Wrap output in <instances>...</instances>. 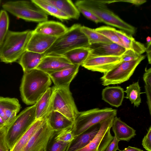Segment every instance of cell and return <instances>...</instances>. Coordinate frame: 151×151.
I'll return each instance as SVG.
<instances>
[{
  "label": "cell",
  "mask_w": 151,
  "mask_h": 151,
  "mask_svg": "<svg viewBox=\"0 0 151 151\" xmlns=\"http://www.w3.org/2000/svg\"><path fill=\"white\" fill-rule=\"evenodd\" d=\"M57 37L34 33L32 30L26 50L43 54L52 46Z\"/></svg>",
  "instance_id": "9a60e30c"
},
{
  "label": "cell",
  "mask_w": 151,
  "mask_h": 151,
  "mask_svg": "<svg viewBox=\"0 0 151 151\" xmlns=\"http://www.w3.org/2000/svg\"><path fill=\"white\" fill-rule=\"evenodd\" d=\"M80 66L73 65L48 75L55 86L69 88L70 83L78 73Z\"/></svg>",
  "instance_id": "2e32d148"
},
{
  "label": "cell",
  "mask_w": 151,
  "mask_h": 151,
  "mask_svg": "<svg viewBox=\"0 0 151 151\" xmlns=\"http://www.w3.org/2000/svg\"><path fill=\"white\" fill-rule=\"evenodd\" d=\"M143 79L146 85L151 87V68L145 69V72L143 76Z\"/></svg>",
  "instance_id": "60d3db41"
},
{
  "label": "cell",
  "mask_w": 151,
  "mask_h": 151,
  "mask_svg": "<svg viewBox=\"0 0 151 151\" xmlns=\"http://www.w3.org/2000/svg\"><path fill=\"white\" fill-rule=\"evenodd\" d=\"M56 132L49 124L47 118L45 122L31 137L23 151H44L49 140Z\"/></svg>",
  "instance_id": "8fae6325"
},
{
  "label": "cell",
  "mask_w": 151,
  "mask_h": 151,
  "mask_svg": "<svg viewBox=\"0 0 151 151\" xmlns=\"http://www.w3.org/2000/svg\"><path fill=\"white\" fill-rule=\"evenodd\" d=\"M95 30L102 34L112 42L124 48L119 37L115 32V28L109 26H103L96 28Z\"/></svg>",
  "instance_id": "1f68e13d"
},
{
  "label": "cell",
  "mask_w": 151,
  "mask_h": 151,
  "mask_svg": "<svg viewBox=\"0 0 151 151\" xmlns=\"http://www.w3.org/2000/svg\"><path fill=\"white\" fill-rule=\"evenodd\" d=\"M73 65L63 55H48L43 57L36 68L49 74Z\"/></svg>",
  "instance_id": "4fadbf2b"
},
{
  "label": "cell",
  "mask_w": 151,
  "mask_h": 151,
  "mask_svg": "<svg viewBox=\"0 0 151 151\" xmlns=\"http://www.w3.org/2000/svg\"><path fill=\"white\" fill-rule=\"evenodd\" d=\"M140 55L130 50H126L121 56L122 62L133 60L137 58Z\"/></svg>",
  "instance_id": "74e56055"
},
{
  "label": "cell",
  "mask_w": 151,
  "mask_h": 151,
  "mask_svg": "<svg viewBox=\"0 0 151 151\" xmlns=\"http://www.w3.org/2000/svg\"><path fill=\"white\" fill-rule=\"evenodd\" d=\"M54 138L58 142L69 144L74 138L72 128L67 129L56 132L54 135Z\"/></svg>",
  "instance_id": "836d02e7"
},
{
  "label": "cell",
  "mask_w": 151,
  "mask_h": 151,
  "mask_svg": "<svg viewBox=\"0 0 151 151\" xmlns=\"http://www.w3.org/2000/svg\"><path fill=\"white\" fill-rule=\"evenodd\" d=\"M80 13L87 18L97 24L102 22L101 20L94 14L90 11L80 6H76Z\"/></svg>",
  "instance_id": "8d00e7d4"
},
{
  "label": "cell",
  "mask_w": 151,
  "mask_h": 151,
  "mask_svg": "<svg viewBox=\"0 0 151 151\" xmlns=\"http://www.w3.org/2000/svg\"><path fill=\"white\" fill-rule=\"evenodd\" d=\"M53 94V88L50 87L35 103L36 119L47 118L52 111Z\"/></svg>",
  "instance_id": "d6986e66"
},
{
  "label": "cell",
  "mask_w": 151,
  "mask_h": 151,
  "mask_svg": "<svg viewBox=\"0 0 151 151\" xmlns=\"http://www.w3.org/2000/svg\"><path fill=\"white\" fill-rule=\"evenodd\" d=\"M35 104L22 111L7 127L6 140L9 150L36 120Z\"/></svg>",
  "instance_id": "52a82bcc"
},
{
  "label": "cell",
  "mask_w": 151,
  "mask_h": 151,
  "mask_svg": "<svg viewBox=\"0 0 151 151\" xmlns=\"http://www.w3.org/2000/svg\"><path fill=\"white\" fill-rule=\"evenodd\" d=\"M47 120L51 127L56 132L72 128L74 122L59 112L53 111L49 114Z\"/></svg>",
  "instance_id": "cb8c5ba5"
},
{
  "label": "cell",
  "mask_w": 151,
  "mask_h": 151,
  "mask_svg": "<svg viewBox=\"0 0 151 151\" xmlns=\"http://www.w3.org/2000/svg\"><path fill=\"white\" fill-rule=\"evenodd\" d=\"M121 62V56H89L81 66L88 70L104 74Z\"/></svg>",
  "instance_id": "7c38bea8"
},
{
  "label": "cell",
  "mask_w": 151,
  "mask_h": 151,
  "mask_svg": "<svg viewBox=\"0 0 151 151\" xmlns=\"http://www.w3.org/2000/svg\"><path fill=\"white\" fill-rule=\"evenodd\" d=\"M81 29L87 38L90 45L99 43L109 44L112 42L97 32L95 29L83 26H81Z\"/></svg>",
  "instance_id": "f546056e"
},
{
  "label": "cell",
  "mask_w": 151,
  "mask_h": 151,
  "mask_svg": "<svg viewBox=\"0 0 151 151\" xmlns=\"http://www.w3.org/2000/svg\"><path fill=\"white\" fill-rule=\"evenodd\" d=\"M51 110L61 113L70 120L74 122L79 112L69 88H60L55 86Z\"/></svg>",
  "instance_id": "9c48e42d"
},
{
  "label": "cell",
  "mask_w": 151,
  "mask_h": 151,
  "mask_svg": "<svg viewBox=\"0 0 151 151\" xmlns=\"http://www.w3.org/2000/svg\"><path fill=\"white\" fill-rule=\"evenodd\" d=\"M43 56V54L26 50L18 62L24 73L36 68Z\"/></svg>",
  "instance_id": "d4e9b609"
},
{
  "label": "cell",
  "mask_w": 151,
  "mask_h": 151,
  "mask_svg": "<svg viewBox=\"0 0 151 151\" xmlns=\"http://www.w3.org/2000/svg\"><path fill=\"white\" fill-rule=\"evenodd\" d=\"M90 54L89 47H79L72 50L63 55L73 65H81Z\"/></svg>",
  "instance_id": "83f0119b"
},
{
  "label": "cell",
  "mask_w": 151,
  "mask_h": 151,
  "mask_svg": "<svg viewBox=\"0 0 151 151\" xmlns=\"http://www.w3.org/2000/svg\"><path fill=\"white\" fill-rule=\"evenodd\" d=\"M151 42L147 43V47H146L145 52H147V56L148 61V62L149 64H151Z\"/></svg>",
  "instance_id": "ee69618b"
},
{
  "label": "cell",
  "mask_w": 151,
  "mask_h": 151,
  "mask_svg": "<svg viewBox=\"0 0 151 151\" xmlns=\"http://www.w3.org/2000/svg\"><path fill=\"white\" fill-rule=\"evenodd\" d=\"M68 29V28L61 22L47 20L39 23L33 32L58 37L65 32Z\"/></svg>",
  "instance_id": "ffe728a7"
},
{
  "label": "cell",
  "mask_w": 151,
  "mask_h": 151,
  "mask_svg": "<svg viewBox=\"0 0 151 151\" xmlns=\"http://www.w3.org/2000/svg\"><path fill=\"white\" fill-rule=\"evenodd\" d=\"M9 18L6 11H0V46L3 43L9 30Z\"/></svg>",
  "instance_id": "d6a6232c"
},
{
  "label": "cell",
  "mask_w": 151,
  "mask_h": 151,
  "mask_svg": "<svg viewBox=\"0 0 151 151\" xmlns=\"http://www.w3.org/2000/svg\"><path fill=\"white\" fill-rule=\"evenodd\" d=\"M119 141L114 136L113 140L107 147L105 151H116L118 150H119L118 146V143Z\"/></svg>",
  "instance_id": "ab89813d"
},
{
  "label": "cell",
  "mask_w": 151,
  "mask_h": 151,
  "mask_svg": "<svg viewBox=\"0 0 151 151\" xmlns=\"http://www.w3.org/2000/svg\"><path fill=\"white\" fill-rule=\"evenodd\" d=\"M114 118L101 122L99 129L93 139L86 146L76 151H105L114 138L110 132Z\"/></svg>",
  "instance_id": "30bf717a"
},
{
  "label": "cell",
  "mask_w": 151,
  "mask_h": 151,
  "mask_svg": "<svg viewBox=\"0 0 151 151\" xmlns=\"http://www.w3.org/2000/svg\"><path fill=\"white\" fill-rule=\"evenodd\" d=\"M7 127H0V151H9L6 140Z\"/></svg>",
  "instance_id": "d590c367"
},
{
  "label": "cell",
  "mask_w": 151,
  "mask_h": 151,
  "mask_svg": "<svg viewBox=\"0 0 151 151\" xmlns=\"http://www.w3.org/2000/svg\"><path fill=\"white\" fill-rule=\"evenodd\" d=\"M100 127V124L93 126L74 137L65 151H76L87 145L94 137Z\"/></svg>",
  "instance_id": "e0dca14e"
},
{
  "label": "cell",
  "mask_w": 151,
  "mask_h": 151,
  "mask_svg": "<svg viewBox=\"0 0 151 151\" xmlns=\"http://www.w3.org/2000/svg\"><path fill=\"white\" fill-rule=\"evenodd\" d=\"M103 0H81L77 1L76 6L82 7L90 11L101 21L108 25L121 29L129 35L134 34L136 29L128 24L109 9Z\"/></svg>",
  "instance_id": "277c9868"
},
{
  "label": "cell",
  "mask_w": 151,
  "mask_h": 151,
  "mask_svg": "<svg viewBox=\"0 0 151 151\" xmlns=\"http://www.w3.org/2000/svg\"><path fill=\"white\" fill-rule=\"evenodd\" d=\"M32 1L47 15L53 16L62 21L70 19L56 7L47 2L45 0H32Z\"/></svg>",
  "instance_id": "f1b7e54d"
},
{
  "label": "cell",
  "mask_w": 151,
  "mask_h": 151,
  "mask_svg": "<svg viewBox=\"0 0 151 151\" xmlns=\"http://www.w3.org/2000/svg\"><path fill=\"white\" fill-rule=\"evenodd\" d=\"M111 127L114 136L119 141H129L136 135V131L116 116L113 119Z\"/></svg>",
  "instance_id": "44dd1931"
},
{
  "label": "cell",
  "mask_w": 151,
  "mask_h": 151,
  "mask_svg": "<svg viewBox=\"0 0 151 151\" xmlns=\"http://www.w3.org/2000/svg\"><path fill=\"white\" fill-rule=\"evenodd\" d=\"M47 118L36 119L9 151H23L31 137L45 122Z\"/></svg>",
  "instance_id": "603a6c76"
},
{
  "label": "cell",
  "mask_w": 151,
  "mask_h": 151,
  "mask_svg": "<svg viewBox=\"0 0 151 151\" xmlns=\"http://www.w3.org/2000/svg\"></svg>",
  "instance_id": "f907efd6"
},
{
  "label": "cell",
  "mask_w": 151,
  "mask_h": 151,
  "mask_svg": "<svg viewBox=\"0 0 151 151\" xmlns=\"http://www.w3.org/2000/svg\"><path fill=\"white\" fill-rule=\"evenodd\" d=\"M145 93L147 98V103L148 106L150 113L151 114V87L145 85Z\"/></svg>",
  "instance_id": "b9f144b4"
},
{
  "label": "cell",
  "mask_w": 151,
  "mask_h": 151,
  "mask_svg": "<svg viewBox=\"0 0 151 151\" xmlns=\"http://www.w3.org/2000/svg\"><path fill=\"white\" fill-rule=\"evenodd\" d=\"M91 56H121L126 49L113 42L109 44H94L89 46Z\"/></svg>",
  "instance_id": "ac0fdd59"
},
{
  "label": "cell",
  "mask_w": 151,
  "mask_h": 151,
  "mask_svg": "<svg viewBox=\"0 0 151 151\" xmlns=\"http://www.w3.org/2000/svg\"><path fill=\"white\" fill-rule=\"evenodd\" d=\"M2 7L6 11L26 21L40 23L48 20V15L32 0L8 1Z\"/></svg>",
  "instance_id": "8992f818"
},
{
  "label": "cell",
  "mask_w": 151,
  "mask_h": 151,
  "mask_svg": "<svg viewBox=\"0 0 151 151\" xmlns=\"http://www.w3.org/2000/svg\"><path fill=\"white\" fill-rule=\"evenodd\" d=\"M55 133L50 139L43 151H65L66 150L69 144L57 142L54 138Z\"/></svg>",
  "instance_id": "e575fe53"
},
{
  "label": "cell",
  "mask_w": 151,
  "mask_h": 151,
  "mask_svg": "<svg viewBox=\"0 0 151 151\" xmlns=\"http://www.w3.org/2000/svg\"><path fill=\"white\" fill-rule=\"evenodd\" d=\"M120 151H143V150L134 147L129 146L125 148L122 150Z\"/></svg>",
  "instance_id": "f6af8a7d"
},
{
  "label": "cell",
  "mask_w": 151,
  "mask_h": 151,
  "mask_svg": "<svg viewBox=\"0 0 151 151\" xmlns=\"http://www.w3.org/2000/svg\"><path fill=\"white\" fill-rule=\"evenodd\" d=\"M21 109L18 99L0 97V116L7 127L16 117Z\"/></svg>",
  "instance_id": "5bb4252c"
},
{
  "label": "cell",
  "mask_w": 151,
  "mask_h": 151,
  "mask_svg": "<svg viewBox=\"0 0 151 151\" xmlns=\"http://www.w3.org/2000/svg\"><path fill=\"white\" fill-rule=\"evenodd\" d=\"M142 145L145 150L151 151V126L148 130L147 133L143 138Z\"/></svg>",
  "instance_id": "f35d334b"
},
{
  "label": "cell",
  "mask_w": 151,
  "mask_h": 151,
  "mask_svg": "<svg viewBox=\"0 0 151 151\" xmlns=\"http://www.w3.org/2000/svg\"><path fill=\"white\" fill-rule=\"evenodd\" d=\"M1 0H0V4H1Z\"/></svg>",
  "instance_id": "c3c4849f"
},
{
  "label": "cell",
  "mask_w": 151,
  "mask_h": 151,
  "mask_svg": "<svg viewBox=\"0 0 151 151\" xmlns=\"http://www.w3.org/2000/svg\"><path fill=\"white\" fill-rule=\"evenodd\" d=\"M5 126V123L2 119L0 116V127Z\"/></svg>",
  "instance_id": "bcb514c9"
},
{
  "label": "cell",
  "mask_w": 151,
  "mask_h": 151,
  "mask_svg": "<svg viewBox=\"0 0 151 151\" xmlns=\"http://www.w3.org/2000/svg\"><path fill=\"white\" fill-rule=\"evenodd\" d=\"M124 98V91L120 86H107L102 90V99L112 106H120Z\"/></svg>",
  "instance_id": "7402d4cb"
},
{
  "label": "cell",
  "mask_w": 151,
  "mask_h": 151,
  "mask_svg": "<svg viewBox=\"0 0 151 151\" xmlns=\"http://www.w3.org/2000/svg\"><path fill=\"white\" fill-rule=\"evenodd\" d=\"M116 34L121 39L126 50H130L139 55L145 52L146 47L142 43L136 41L131 35L119 30H115Z\"/></svg>",
  "instance_id": "484cf974"
},
{
  "label": "cell",
  "mask_w": 151,
  "mask_h": 151,
  "mask_svg": "<svg viewBox=\"0 0 151 151\" xmlns=\"http://www.w3.org/2000/svg\"><path fill=\"white\" fill-rule=\"evenodd\" d=\"M146 40L147 43L151 42V38L149 36H148L146 38Z\"/></svg>",
  "instance_id": "7dc6e473"
},
{
  "label": "cell",
  "mask_w": 151,
  "mask_h": 151,
  "mask_svg": "<svg viewBox=\"0 0 151 151\" xmlns=\"http://www.w3.org/2000/svg\"></svg>",
  "instance_id": "681fc988"
},
{
  "label": "cell",
  "mask_w": 151,
  "mask_h": 151,
  "mask_svg": "<svg viewBox=\"0 0 151 151\" xmlns=\"http://www.w3.org/2000/svg\"><path fill=\"white\" fill-rule=\"evenodd\" d=\"M56 7L67 16L70 19H78L80 13L72 1L70 0H45Z\"/></svg>",
  "instance_id": "4316f807"
},
{
  "label": "cell",
  "mask_w": 151,
  "mask_h": 151,
  "mask_svg": "<svg viewBox=\"0 0 151 151\" xmlns=\"http://www.w3.org/2000/svg\"><path fill=\"white\" fill-rule=\"evenodd\" d=\"M32 30L21 32L8 31L0 46V60L6 63L18 60L26 50Z\"/></svg>",
  "instance_id": "7a4b0ae2"
},
{
  "label": "cell",
  "mask_w": 151,
  "mask_h": 151,
  "mask_svg": "<svg viewBox=\"0 0 151 151\" xmlns=\"http://www.w3.org/2000/svg\"><path fill=\"white\" fill-rule=\"evenodd\" d=\"M81 26L76 24L68 28L65 32L57 37L52 46L43 54V56L63 55L76 48L89 47L88 38L81 30Z\"/></svg>",
  "instance_id": "3957f363"
},
{
  "label": "cell",
  "mask_w": 151,
  "mask_h": 151,
  "mask_svg": "<svg viewBox=\"0 0 151 151\" xmlns=\"http://www.w3.org/2000/svg\"><path fill=\"white\" fill-rule=\"evenodd\" d=\"M117 110L106 107L95 108L79 112L74 122L72 129L74 137L91 127L102 122L116 116Z\"/></svg>",
  "instance_id": "5b68a950"
},
{
  "label": "cell",
  "mask_w": 151,
  "mask_h": 151,
  "mask_svg": "<svg viewBox=\"0 0 151 151\" xmlns=\"http://www.w3.org/2000/svg\"><path fill=\"white\" fill-rule=\"evenodd\" d=\"M51 83L49 75L40 70L24 72L20 87L22 101L27 105L35 104Z\"/></svg>",
  "instance_id": "6da1fadb"
},
{
  "label": "cell",
  "mask_w": 151,
  "mask_h": 151,
  "mask_svg": "<svg viewBox=\"0 0 151 151\" xmlns=\"http://www.w3.org/2000/svg\"><path fill=\"white\" fill-rule=\"evenodd\" d=\"M120 1L129 3L136 5H139L145 3L147 1L145 0H111V3Z\"/></svg>",
  "instance_id": "7bdbcfd3"
},
{
  "label": "cell",
  "mask_w": 151,
  "mask_h": 151,
  "mask_svg": "<svg viewBox=\"0 0 151 151\" xmlns=\"http://www.w3.org/2000/svg\"><path fill=\"white\" fill-rule=\"evenodd\" d=\"M126 94V98L129 99L134 106L138 107L141 103L140 88L138 81L135 82L127 87L124 91Z\"/></svg>",
  "instance_id": "4dcf8cb0"
},
{
  "label": "cell",
  "mask_w": 151,
  "mask_h": 151,
  "mask_svg": "<svg viewBox=\"0 0 151 151\" xmlns=\"http://www.w3.org/2000/svg\"><path fill=\"white\" fill-rule=\"evenodd\" d=\"M141 55L134 60L122 62L104 74L100 79L102 85L107 86L111 84H121L128 81L132 75L135 69L145 58Z\"/></svg>",
  "instance_id": "ba28073f"
}]
</instances>
